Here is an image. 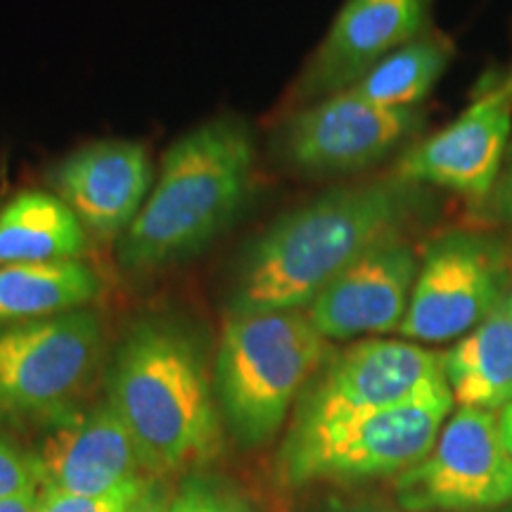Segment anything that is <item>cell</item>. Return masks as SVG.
Returning <instances> with one entry per match:
<instances>
[{
    "instance_id": "7c38bea8",
    "label": "cell",
    "mask_w": 512,
    "mask_h": 512,
    "mask_svg": "<svg viewBox=\"0 0 512 512\" xmlns=\"http://www.w3.org/2000/svg\"><path fill=\"white\" fill-rule=\"evenodd\" d=\"M434 5L437 0H344L306 62L294 100L309 105L347 91L384 57L427 34Z\"/></svg>"
},
{
    "instance_id": "8fae6325",
    "label": "cell",
    "mask_w": 512,
    "mask_h": 512,
    "mask_svg": "<svg viewBox=\"0 0 512 512\" xmlns=\"http://www.w3.org/2000/svg\"><path fill=\"white\" fill-rule=\"evenodd\" d=\"M512 138V69L486 76L475 98L451 124L418 138L396 159L394 174L432 190H446L482 209Z\"/></svg>"
},
{
    "instance_id": "9c48e42d",
    "label": "cell",
    "mask_w": 512,
    "mask_h": 512,
    "mask_svg": "<svg viewBox=\"0 0 512 512\" xmlns=\"http://www.w3.org/2000/svg\"><path fill=\"white\" fill-rule=\"evenodd\" d=\"M425 128V112L384 110L342 91L299 105L273 136V152L285 169L313 178L366 174L401 157Z\"/></svg>"
},
{
    "instance_id": "2e32d148",
    "label": "cell",
    "mask_w": 512,
    "mask_h": 512,
    "mask_svg": "<svg viewBox=\"0 0 512 512\" xmlns=\"http://www.w3.org/2000/svg\"><path fill=\"white\" fill-rule=\"evenodd\" d=\"M456 406L501 413L512 401V287L494 311L441 354Z\"/></svg>"
},
{
    "instance_id": "30bf717a",
    "label": "cell",
    "mask_w": 512,
    "mask_h": 512,
    "mask_svg": "<svg viewBox=\"0 0 512 512\" xmlns=\"http://www.w3.org/2000/svg\"><path fill=\"white\" fill-rule=\"evenodd\" d=\"M406 512H475L512 501V458L498 413L456 406L425 458L394 482Z\"/></svg>"
},
{
    "instance_id": "e0dca14e",
    "label": "cell",
    "mask_w": 512,
    "mask_h": 512,
    "mask_svg": "<svg viewBox=\"0 0 512 512\" xmlns=\"http://www.w3.org/2000/svg\"><path fill=\"white\" fill-rule=\"evenodd\" d=\"M86 228L55 192L27 188L0 202V264L83 259Z\"/></svg>"
},
{
    "instance_id": "603a6c76",
    "label": "cell",
    "mask_w": 512,
    "mask_h": 512,
    "mask_svg": "<svg viewBox=\"0 0 512 512\" xmlns=\"http://www.w3.org/2000/svg\"><path fill=\"white\" fill-rule=\"evenodd\" d=\"M479 214L489 219V226L498 230L512 247V138L505 152L501 174H498L494 190L486 197Z\"/></svg>"
},
{
    "instance_id": "6da1fadb",
    "label": "cell",
    "mask_w": 512,
    "mask_h": 512,
    "mask_svg": "<svg viewBox=\"0 0 512 512\" xmlns=\"http://www.w3.org/2000/svg\"><path fill=\"white\" fill-rule=\"evenodd\" d=\"M434 211V190L394 171L318 192L273 219L235 256L230 316L304 311L351 261L384 240L413 235Z\"/></svg>"
},
{
    "instance_id": "d4e9b609",
    "label": "cell",
    "mask_w": 512,
    "mask_h": 512,
    "mask_svg": "<svg viewBox=\"0 0 512 512\" xmlns=\"http://www.w3.org/2000/svg\"><path fill=\"white\" fill-rule=\"evenodd\" d=\"M36 496L38 491L12 498H0V512H36Z\"/></svg>"
},
{
    "instance_id": "5bb4252c",
    "label": "cell",
    "mask_w": 512,
    "mask_h": 512,
    "mask_svg": "<svg viewBox=\"0 0 512 512\" xmlns=\"http://www.w3.org/2000/svg\"><path fill=\"white\" fill-rule=\"evenodd\" d=\"M36 448L38 489L102 496L133 479L152 477L124 420L107 399L76 406L50 422Z\"/></svg>"
},
{
    "instance_id": "5b68a950",
    "label": "cell",
    "mask_w": 512,
    "mask_h": 512,
    "mask_svg": "<svg viewBox=\"0 0 512 512\" xmlns=\"http://www.w3.org/2000/svg\"><path fill=\"white\" fill-rule=\"evenodd\" d=\"M102 344L93 309L0 325V425H50L81 406Z\"/></svg>"
},
{
    "instance_id": "9a60e30c",
    "label": "cell",
    "mask_w": 512,
    "mask_h": 512,
    "mask_svg": "<svg viewBox=\"0 0 512 512\" xmlns=\"http://www.w3.org/2000/svg\"><path fill=\"white\" fill-rule=\"evenodd\" d=\"M150 155L133 140H95L50 166L46 185L74 211L88 238L121 240L150 195Z\"/></svg>"
},
{
    "instance_id": "8992f818",
    "label": "cell",
    "mask_w": 512,
    "mask_h": 512,
    "mask_svg": "<svg viewBox=\"0 0 512 512\" xmlns=\"http://www.w3.org/2000/svg\"><path fill=\"white\" fill-rule=\"evenodd\" d=\"M512 287V247L491 226H453L420 249V268L399 335L415 344L456 342Z\"/></svg>"
},
{
    "instance_id": "3957f363",
    "label": "cell",
    "mask_w": 512,
    "mask_h": 512,
    "mask_svg": "<svg viewBox=\"0 0 512 512\" xmlns=\"http://www.w3.org/2000/svg\"><path fill=\"white\" fill-rule=\"evenodd\" d=\"M252 131L238 117L202 121L171 143L150 195L117 242L128 273L183 264L230 228L254 181Z\"/></svg>"
},
{
    "instance_id": "44dd1931",
    "label": "cell",
    "mask_w": 512,
    "mask_h": 512,
    "mask_svg": "<svg viewBox=\"0 0 512 512\" xmlns=\"http://www.w3.org/2000/svg\"><path fill=\"white\" fill-rule=\"evenodd\" d=\"M169 512H252V508L221 482L190 475L171 496Z\"/></svg>"
},
{
    "instance_id": "484cf974",
    "label": "cell",
    "mask_w": 512,
    "mask_h": 512,
    "mask_svg": "<svg viewBox=\"0 0 512 512\" xmlns=\"http://www.w3.org/2000/svg\"><path fill=\"white\" fill-rule=\"evenodd\" d=\"M330 512H406L399 505L387 503H356V505H342V508H332Z\"/></svg>"
},
{
    "instance_id": "4316f807",
    "label": "cell",
    "mask_w": 512,
    "mask_h": 512,
    "mask_svg": "<svg viewBox=\"0 0 512 512\" xmlns=\"http://www.w3.org/2000/svg\"><path fill=\"white\" fill-rule=\"evenodd\" d=\"M498 427H501V437L505 441V448H508L510 458H512V401L508 406L498 413Z\"/></svg>"
},
{
    "instance_id": "277c9868",
    "label": "cell",
    "mask_w": 512,
    "mask_h": 512,
    "mask_svg": "<svg viewBox=\"0 0 512 512\" xmlns=\"http://www.w3.org/2000/svg\"><path fill=\"white\" fill-rule=\"evenodd\" d=\"M330 351L304 311L230 316L211 370L230 434L245 446L271 441Z\"/></svg>"
},
{
    "instance_id": "4fadbf2b",
    "label": "cell",
    "mask_w": 512,
    "mask_h": 512,
    "mask_svg": "<svg viewBox=\"0 0 512 512\" xmlns=\"http://www.w3.org/2000/svg\"><path fill=\"white\" fill-rule=\"evenodd\" d=\"M413 235L389 238L344 268L304 313L328 342L399 332L420 268Z\"/></svg>"
},
{
    "instance_id": "d6986e66",
    "label": "cell",
    "mask_w": 512,
    "mask_h": 512,
    "mask_svg": "<svg viewBox=\"0 0 512 512\" xmlns=\"http://www.w3.org/2000/svg\"><path fill=\"white\" fill-rule=\"evenodd\" d=\"M453 53L451 38L432 27L377 62L347 91L384 110H415L446 74Z\"/></svg>"
},
{
    "instance_id": "ba28073f",
    "label": "cell",
    "mask_w": 512,
    "mask_h": 512,
    "mask_svg": "<svg viewBox=\"0 0 512 512\" xmlns=\"http://www.w3.org/2000/svg\"><path fill=\"white\" fill-rule=\"evenodd\" d=\"M456 408L441 375L418 396L351 422L299 446H283V472L290 484L366 482L399 477L420 463Z\"/></svg>"
},
{
    "instance_id": "cb8c5ba5",
    "label": "cell",
    "mask_w": 512,
    "mask_h": 512,
    "mask_svg": "<svg viewBox=\"0 0 512 512\" xmlns=\"http://www.w3.org/2000/svg\"><path fill=\"white\" fill-rule=\"evenodd\" d=\"M171 496L174 494L169 491V486L159 477H152L126 512H169Z\"/></svg>"
},
{
    "instance_id": "52a82bcc",
    "label": "cell",
    "mask_w": 512,
    "mask_h": 512,
    "mask_svg": "<svg viewBox=\"0 0 512 512\" xmlns=\"http://www.w3.org/2000/svg\"><path fill=\"white\" fill-rule=\"evenodd\" d=\"M441 375V354L408 339L366 337L332 349L297 399L283 446L306 444L411 401Z\"/></svg>"
},
{
    "instance_id": "ac0fdd59",
    "label": "cell",
    "mask_w": 512,
    "mask_h": 512,
    "mask_svg": "<svg viewBox=\"0 0 512 512\" xmlns=\"http://www.w3.org/2000/svg\"><path fill=\"white\" fill-rule=\"evenodd\" d=\"M100 290V275L83 259L0 264V325L88 309Z\"/></svg>"
},
{
    "instance_id": "7a4b0ae2",
    "label": "cell",
    "mask_w": 512,
    "mask_h": 512,
    "mask_svg": "<svg viewBox=\"0 0 512 512\" xmlns=\"http://www.w3.org/2000/svg\"><path fill=\"white\" fill-rule=\"evenodd\" d=\"M107 401L152 477L209 465L223 448L214 373L200 339L171 318H143L114 349Z\"/></svg>"
},
{
    "instance_id": "83f0119b",
    "label": "cell",
    "mask_w": 512,
    "mask_h": 512,
    "mask_svg": "<svg viewBox=\"0 0 512 512\" xmlns=\"http://www.w3.org/2000/svg\"><path fill=\"white\" fill-rule=\"evenodd\" d=\"M475 512H512V501L505 505H498V508H486V510H475Z\"/></svg>"
},
{
    "instance_id": "ffe728a7",
    "label": "cell",
    "mask_w": 512,
    "mask_h": 512,
    "mask_svg": "<svg viewBox=\"0 0 512 512\" xmlns=\"http://www.w3.org/2000/svg\"><path fill=\"white\" fill-rule=\"evenodd\" d=\"M150 479L152 477L133 479V482L102 496H76L60 494V491L50 489H38L36 512H126Z\"/></svg>"
},
{
    "instance_id": "7402d4cb",
    "label": "cell",
    "mask_w": 512,
    "mask_h": 512,
    "mask_svg": "<svg viewBox=\"0 0 512 512\" xmlns=\"http://www.w3.org/2000/svg\"><path fill=\"white\" fill-rule=\"evenodd\" d=\"M38 470L34 453L22 451L0 439V498H12L38 491Z\"/></svg>"
}]
</instances>
